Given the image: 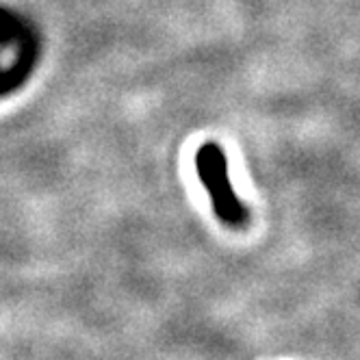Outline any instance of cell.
I'll return each mask as SVG.
<instances>
[{"label": "cell", "mask_w": 360, "mask_h": 360, "mask_svg": "<svg viewBox=\"0 0 360 360\" xmlns=\"http://www.w3.org/2000/svg\"><path fill=\"white\" fill-rule=\"evenodd\" d=\"M195 167L219 221L230 228H243L250 221V213L228 178V161L221 146L213 141L204 143L195 154Z\"/></svg>", "instance_id": "6da1fadb"}]
</instances>
